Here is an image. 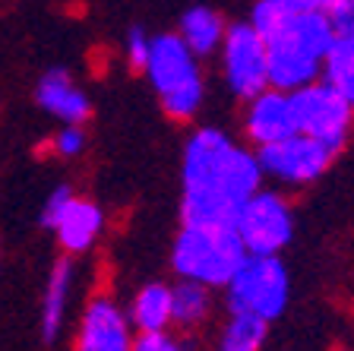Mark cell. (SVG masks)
<instances>
[{
    "instance_id": "cell-10",
    "label": "cell",
    "mask_w": 354,
    "mask_h": 351,
    "mask_svg": "<svg viewBox=\"0 0 354 351\" xmlns=\"http://www.w3.org/2000/svg\"><path fill=\"white\" fill-rule=\"evenodd\" d=\"M243 133L253 146H269L279 139L297 133L295 120V102L291 92L275 86H266L253 98H247V111H243Z\"/></svg>"
},
{
    "instance_id": "cell-20",
    "label": "cell",
    "mask_w": 354,
    "mask_h": 351,
    "mask_svg": "<svg viewBox=\"0 0 354 351\" xmlns=\"http://www.w3.org/2000/svg\"><path fill=\"white\" fill-rule=\"evenodd\" d=\"M51 149L60 159H76L86 149V133L80 124H64V130H57V136L51 139Z\"/></svg>"
},
{
    "instance_id": "cell-17",
    "label": "cell",
    "mask_w": 354,
    "mask_h": 351,
    "mask_svg": "<svg viewBox=\"0 0 354 351\" xmlns=\"http://www.w3.org/2000/svg\"><path fill=\"white\" fill-rule=\"evenodd\" d=\"M209 307H212L209 285L180 278V282L171 288V323H177L180 330H196L199 323L209 316Z\"/></svg>"
},
{
    "instance_id": "cell-22",
    "label": "cell",
    "mask_w": 354,
    "mask_h": 351,
    "mask_svg": "<svg viewBox=\"0 0 354 351\" xmlns=\"http://www.w3.org/2000/svg\"><path fill=\"white\" fill-rule=\"evenodd\" d=\"M130 351H184V345L177 342L168 330H158V332H140L133 339Z\"/></svg>"
},
{
    "instance_id": "cell-15",
    "label": "cell",
    "mask_w": 354,
    "mask_h": 351,
    "mask_svg": "<svg viewBox=\"0 0 354 351\" xmlns=\"http://www.w3.org/2000/svg\"><path fill=\"white\" fill-rule=\"evenodd\" d=\"M225 29H228L225 19L212 7H190L180 16V32L177 35L196 57H212V54H218Z\"/></svg>"
},
{
    "instance_id": "cell-9",
    "label": "cell",
    "mask_w": 354,
    "mask_h": 351,
    "mask_svg": "<svg viewBox=\"0 0 354 351\" xmlns=\"http://www.w3.org/2000/svg\"><path fill=\"white\" fill-rule=\"evenodd\" d=\"M339 152H332L326 143L307 136V133H291V136L279 139V143H269V146H259L257 159L263 174L275 177L281 183H313L329 171L332 159Z\"/></svg>"
},
{
    "instance_id": "cell-14",
    "label": "cell",
    "mask_w": 354,
    "mask_h": 351,
    "mask_svg": "<svg viewBox=\"0 0 354 351\" xmlns=\"http://www.w3.org/2000/svg\"><path fill=\"white\" fill-rule=\"evenodd\" d=\"M73 260L64 256L51 266L48 272V285H44V298H41V336L44 342H54L64 330L66 320V307H70V291H73Z\"/></svg>"
},
{
    "instance_id": "cell-13",
    "label": "cell",
    "mask_w": 354,
    "mask_h": 351,
    "mask_svg": "<svg viewBox=\"0 0 354 351\" xmlns=\"http://www.w3.org/2000/svg\"><path fill=\"white\" fill-rule=\"evenodd\" d=\"M35 102L41 105V111H48L51 117L64 120V124H86L92 114L88 96L73 82V76L66 70H48L35 86Z\"/></svg>"
},
{
    "instance_id": "cell-3",
    "label": "cell",
    "mask_w": 354,
    "mask_h": 351,
    "mask_svg": "<svg viewBox=\"0 0 354 351\" xmlns=\"http://www.w3.org/2000/svg\"><path fill=\"white\" fill-rule=\"evenodd\" d=\"M149 86L162 102L165 114L174 120H190L206 98V82L199 73V57L180 42L177 32L155 35L142 66Z\"/></svg>"
},
{
    "instance_id": "cell-16",
    "label": "cell",
    "mask_w": 354,
    "mask_h": 351,
    "mask_svg": "<svg viewBox=\"0 0 354 351\" xmlns=\"http://www.w3.org/2000/svg\"><path fill=\"white\" fill-rule=\"evenodd\" d=\"M130 326L136 332H158L171 326V288L162 282H149L133 294Z\"/></svg>"
},
{
    "instance_id": "cell-2",
    "label": "cell",
    "mask_w": 354,
    "mask_h": 351,
    "mask_svg": "<svg viewBox=\"0 0 354 351\" xmlns=\"http://www.w3.org/2000/svg\"><path fill=\"white\" fill-rule=\"evenodd\" d=\"M250 26L266 42L269 86L295 92L319 80L323 57L335 42L326 13H288L279 0H257Z\"/></svg>"
},
{
    "instance_id": "cell-21",
    "label": "cell",
    "mask_w": 354,
    "mask_h": 351,
    "mask_svg": "<svg viewBox=\"0 0 354 351\" xmlns=\"http://www.w3.org/2000/svg\"><path fill=\"white\" fill-rule=\"evenodd\" d=\"M326 19L335 35H354V0H332Z\"/></svg>"
},
{
    "instance_id": "cell-11",
    "label": "cell",
    "mask_w": 354,
    "mask_h": 351,
    "mask_svg": "<svg viewBox=\"0 0 354 351\" xmlns=\"http://www.w3.org/2000/svg\"><path fill=\"white\" fill-rule=\"evenodd\" d=\"M130 320L108 294L88 300L80 320L76 351H130Z\"/></svg>"
},
{
    "instance_id": "cell-12",
    "label": "cell",
    "mask_w": 354,
    "mask_h": 351,
    "mask_svg": "<svg viewBox=\"0 0 354 351\" xmlns=\"http://www.w3.org/2000/svg\"><path fill=\"white\" fill-rule=\"evenodd\" d=\"M102 228H104L102 206L73 193L60 209V215L54 219L51 231L57 234V244L64 247V253H86L102 237Z\"/></svg>"
},
{
    "instance_id": "cell-24",
    "label": "cell",
    "mask_w": 354,
    "mask_h": 351,
    "mask_svg": "<svg viewBox=\"0 0 354 351\" xmlns=\"http://www.w3.org/2000/svg\"><path fill=\"white\" fill-rule=\"evenodd\" d=\"M73 197V190L70 187H54L51 193H48V199H44V206H41V225L44 228H51L54 225V219L60 215V209L66 206V199Z\"/></svg>"
},
{
    "instance_id": "cell-8",
    "label": "cell",
    "mask_w": 354,
    "mask_h": 351,
    "mask_svg": "<svg viewBox=\"0 0 354 351\" xmlns=\"http://www.w3.org/2000/svg\"><path fill=\"white\" fill-rule=\"evenodd\" d=\"M221 76L231 96L247 102L269 86V60H266V42L250 22H234L225 29L218 44Z\"/></svg>"
},
{
    "instance_id": "cell-19",
    "label": "cell",
    "mask_w": 354,
    "mask_h": 351,
    "mask_svg": "<svg viewBox=\"0 0 354 351\" xmlns=\"http://www.w3.org/2000/svg\"><path fill=\"white\" fill-rule=\"evenodd\" d=\"M269 323L250 314H231L221 326V336L215 342V351H263Z\"/></svg>"
},
{
    "instance_id": "cell-6",
    "label": "cell",
    "mask_w": 354,
    "mask_h": 351,
    "mask_svg": "<svg viewBox=\"0 0 354 351\" xmlns=\"http://www.w3.org/2000/svg\"><path fill=\"white\" fill-rule=\"evenodd\" d=\"M234 231L243 250L257 256H279L295 237V215L281 193L257 190L234 215Z\"/></svg>"
},
{
    "instance_id": "cell-7",
    "label": "cell",
    "mask_w": 354,
    "mask_h": 351,
    "mask_svg": "<svg viewBox=\"0 0 354 351\" xmlns=\"http://www.w3.org/2000/svg\"><path fill=\"white\" fill-rule=\"evenodd\" d=\"M291 102H295L297 133H307V136L326 143L332 152H342V146L348 143V133H351V117H354L351 105L329 82L319 80L295 89Z\"/></svg>"
},
{
    "instance_id": "cell-4",
    "label": "cell",
    "mask_w": 354,
    "mask_h": 351,
    "mask_svg": "<svg viewBox=\"0 0 354 351\" xmlns=\"http://www.w3.org/2000/svg\"><path fill=\"white\" fill-rule=\"evenodd\" d=\"M247 256L234 225H187L174 237L171 266L180 278L209 288H225L241 260Z\"/></svg>"
},
{
    "instance_id": "cell-18",
    "label": "cell",
    "mask_w": 354,
    "mask_h": 351,
    "mask_svg": "<svg viewBox=\"0 0 354 351\" xmlns=\"http://www.w3.org/2000/svg\"><path fill=\"white\" fill-rule=\"evenodd\" d=\"M323 82H329L354 108V35H335L323 57Z\"/></svg>"
},
{
    "instance_id": "cell-25",
    "label": "cell",
    "mask_w": 354,
    "mask_h": 351,
    "mask_svg": "<svg viewBox=\"0 0 354 351\" xmlns=\"http://www.w3.org/2000/svg\"><path fill=\"white\" fill-rule=\"evenodd\" d=\"M288 13H326L332 0H279Z\"/></svg>"
},
{
    "instance_id": "cell-1",
    "label": "cell",
    "mask_w": 354,
    "mask_h": 351,
    "mask_svg": "<svg viewBox=\"0 0 354 351\" xmlns=\"http://www.w3.org/2000/svg\"><path fill=\"white\" fill-rule=\"evenodd\" d=\"M180 181V222L231 225L237 209L259 190L263 168L257 155L237 146L228 133L203 127L187 139Z\"/></svg>"
},
{
    "instance_id": "cell-23",
    "label": "cell",
    "mask_w": 354,
    "mask_h": 351,
    "mask_svg": "<svg viewBox=\"0 0 354 351\" xmlns=\"http://www.w3.org/2000/svg\"><path fill=\"white\" fill-rule=\"evenodd\" d=\"M149 44H152V38H149L142 29H130V32H127L124 54H127V64H130L133 70H142V66H146Z\"/></svg>"
},
{
    "instance_id": "cell-5",
    "label": "cell",
    "mask_w": 354,
    "mask_h": 351,
    "mask_svg": "<svg viewBox=\"0 0 354 351\" xmlns=\"http://www.w3.org/2000/svg\"><path fill=\"white\" fill-rule=\"evenodd\" d=\"M291 298V278L279 256H257L247 253L234 276L225 282V300L228 314H250L272 323L285 314Z\"/></svg>"
}]
</instances>
